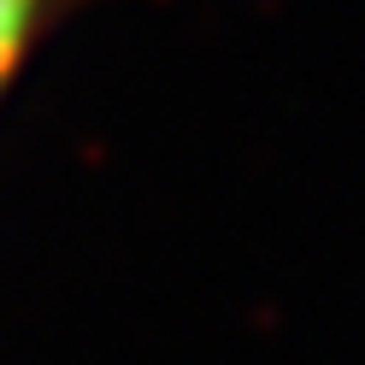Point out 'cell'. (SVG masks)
<instances>
[{
  "mask_svg": "<svg viewBox=\"0 0 365 365\" xmlns=\"http://www.w3.org/2000/svg\"><path fill=\"white\" fill-rule=\"evenodd\" d=\"M41 6H48V0H0V77L18 65V53H24Z\"/></svg>",
  "mask_w": 365,
  "mask_h": 365,
  "instance_id": "1",
  "label": "cell"
}]
</instances>
